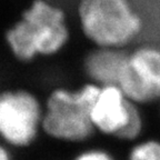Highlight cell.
Returning a JSON list of instances; mask_svg holds the SVG:
<instances>
[{"instance_id": "obj_1", "label": "cell", "mask_w": 160, "mask_h": 160, "mask_svg": "<svg viewBox=\"0 0 160 160\" xmlns=\"http://www.w3.org/2000/svg\"><path fill=\"white\" fill-rule=\"evenodd\" d=\"M68 38L63 11L45 0H35L21 19L6 33L12 53L25 61L38 55L58 52Z\"/></svg>"}, {"instance_id": "obj_2", "label": "cell", "mask_w": 160, "mask_h": 160, "mask_svg": "<svg viewBox=\"0 0 160 160\" xmlns=\"http://www.w3.org/2000/svg\"><path fill=\"white\" fill-rule=\"evenodd\" d=\"M100 86L88 83L75 91L53 90L48 97L41 130L60 142H86L96 132L91 108Z\"/></svg>"}, {"instance_id": "obj_3", "label": "cell", "mask_w": 160, "mask_h": 160, "mask_svg": "<svg viewBox=\"0 0 160 160\" xmlns=\"http://www.w3.org/2000/svg\"><path fill=\"white\" fill-rule=\"evenodd\" d=\"M78 12L83 33L98 47L122 48L142 30L129 0H80Z\"/></svg>"}, {"instance_id": "obj_4", "label": "cell", "mask_w": 160, "mask_h": 160, "mask_svg": "<svg viewBox=\"0 0 160 160\" xmlns=\"http://www.w3.org/2000/svg\"><path fill=\"white\" fill-rule=\"evenodd\" d=\"M43 111L38 99L26 90L0 93V140L8 147L25 149L41 130Z\"/></svg>"}, {"instance_id": "obj_5", "label": "cell", "mask_w": 160, "mask_h": 160, "mask_svg": "<svg viewBox=\"0 0 160 160\" xmlns=\"http://www.w3.org/2000/svg\"><path fill=\"white\" fill-rule=\"evenodd\" d=\"M118 86L137 105L160 100V48L141 46L127 53Z\"/></svg>"}, {"instance_id": "obj_6", "label": "cell", "mask_w": 160, "mask_h": 160, "mask_svg": "<svg viewBox=\"0 0 160 160\" xmlns=\"http://www.w3.org/2000/svg\"><path fill=\"white\" fill-rule=\"evenodd\" d=\"M137 106L126 97L119 86H100L91 108L96 131L117 139L130 122Z\"/></svg>"}, {"instance_id": "obj_7", "label": "cell", "mask_w": 160, "mask_h": 160, "mask_svg": "<svg viewBox=\"0 0 160 160\" xmlns=\"http://www.w3.org/2000/svg\"><path fill=\"white\" fill-rule=\"evenodd\" d=\"M126 58L127 52L121 48L99 47L86 58V72L99 86H118Z\"/></svg>"}, {"instance_id": "obj_8", "label": "cell", "mask_w": 160, "mask_h": 160, "mask_svg": "<svg viewBox=\"0 0 160 160\" xmlns=\"http://www.w3.org/2000/svg\"><path fill=\"white\" fill-rule=\"evenodd\" d=\"M127 160H160V140L146 139L137 141L130 148Z\"/></svg>"}, {"instance_id": "obj_9", "label": "cell", "mask_w": 160, "mask_h": 160, "mask_svg": "<svg viewBox=\"0 0 160 160\" xmlns=\"http://www.w3.org/2000/svg\"><path fill=\"white\" fill-rule=\"evenodd\" d=\"M70 160H116V158L108 150L91 147L80 150Z\"/></svg>"}, {"instance_id": "obj_10", "label": "cell", "mask_w": 160, "mask_h": 160, "mask_svg": "<svg viewBox=\"0 0 160 160\" xmlns=\"http://www.w3.org/2000/svg\"><path fill=\"white\" fill-rule=\"evenodd\" d=\"M0 160H13L12 153L9 147L0 141Z\"/></svg>"}]
</instances>
